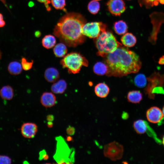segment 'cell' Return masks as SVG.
<instances>
[{
    "label": "cell",
    "instance_id": "obj_45",
    "mask_svg": "<svg viewBox=\"0 0 164 164\" xmlns=\"http://www.w3.org/2000/svg\"></svg>",
    "mask_w": 164,
    "mask_h": 164
},
{
    "label": "cell",
    "instance_id": "obj_10",
    "mask_svg": "<svg viewBox=\"0 0 164 164\" xmlns=\"http://www.w3.org/2000/svg\"><path fill=\"white\" fill-rule=\"evenodd\" d=\"M146 117L148 120L154 123L161 124L164 118L162 111L158 108L153 107L149 109L146 112Z\"/></svg>",
    "mask_w": 164,
    "mask_h": 164
},
{
    "label": "cell",
    "instance_id": "obj_6",
    "mask_svg": "<svg viewBox=\"0 0 164 164\" xmlns=\"http://www.w3.org/2000/svg\"><path fill=\"white\" fill-rule=\"evenodd\" d=\"M124 152L123 145L116 141L106 145L103 149L104 156L112 161H116L121 159Z\"/></svg>",
    "mask_w": 164,
    "mask_h": 164
},
{
    "label": "cell",
    "instance_id": "obj_2",
    "mask_svg": "<svg viewBox=\"0 0 164 164\" xmlns=\"http://www.w3.org/2000/svg\"><path fill=\"white\" fill-rule=\"evenodd\" d=\"M106 56V63L108 67L106 75L108 77H121L136 73L142 67L139 56L122 45Z\"/></svg>",
    "mask_w": 164,
    "mask_h": 164
},
{
    "label": "cell",
    "instance_id": "obj_24",
    "mask_svg": "<svg viewBox=\"0 0 164 164\" xmlns=\"http://www.w3.org/2000/svg\"><path fill=\"white\" fill-rule=\"evenodd\" d=\"M147 81V77H146L144 74L142 73L138 74L136 75L134 80L135 85L140 88L143 87L145 86Z\"/></svg>",
    "mask_w": 164,
    "mask_h": 164
},
{
    "label": "cell",
    "instance_id": "obj_15",
    "mask_svg": "<svg viewBox=\"0 0 164 164\" xmlns=\"http://www.w3.org/2000/svg\"><path fill=\"white\" fill-rule=\"evenodd\" d=\"M110 89L108 86L104 83H100L97 84L94 87V92L97 96L103 98L108 95Z\"/></svg>",
    "mask_w": 164,
    "mask_h": 164
},
{
    "label": "cell",
    "instance_id": "obj_30",
    "mask_svg": "<svg viewBox=\"0 0 164 164\" xmlns=\"http://www.w3.org/2000/svg\"><path fill=\"white\" fill-rule=\"evenodd\" d=\"M38 2L43 3L46 8V10L50 11L51 10V8L49 4L51 3L50 1V0H37Z\"/></svg>",
    "mask_w": 164,
    "mask_h": 164
},
{
    "label": "cell",
    "instance_id": "obj_41",
    "mask_svg": "<svg viewBox=\"0 0 164 164\" xmlns=\"http://www.w3.org/2000/svg\"><path fill=\"white\" fill-rule=\"evenodd\" d=\"M162 112L163 114V117H164V106L163 107V108H162Z\"/></svg>",
    "mask_w": 164,
    "mask_h": 164
},
{
    "label": "cell",
    "instance_id": "obj_43",
    "mask_svg": "<svg viewBox=\"0 0 164 164\" xmlns=\"http://www.w3.org/2000/svg\"><path fill=\"white\" fill-rule=\"evenodd\" d=\"M162 143H163V144L164 145V136H163V140H162Z\"/></svg>",
    "mask_w": 164,
    "mask_h": 164
},
{
    "label": "cell",
    "instance_id": "obj_39",
    "mask_svg": "<svg viewBox=\"0 0 164 164\" xmlns=\"http://www.w3.org/2000/svg\"><path fill=\"white\" fill-rule=\"evenodd\" d=\"M66 140L68 141H70L72 140V138L70 136H68L67 137Z\"/></svg>",
    "mask_w": 164,
    "mask_h": 164
},
{
    "label": "cell",
    "instance_id": "obj_25",
    "mask_svg": "<svg viewBox=\"0 0 164 164\" xmlns=\"http://www.w3.org/2000/svg\"><path fill=\"white\" fill-rule=\"evenodd\" d=\"M100 7V4L99 2L95 0L90 1L87 6V9L89 12L93 15H95L98 13Z\"/></svg>",
    "mask_w": 164,
    "mask_h": 164
},
{
    "label": "cell",
    "instance_id": "obj_18",
    "mask_svg": "<svg viewBox=\"0 0 164 164\" xmlns=\"http://www.w3.org/2000/svg\"><path fill=\"white\" fill-rule=\"evenodd\" d=\"M67 45L63 43H58L54 46L53 51L55 56L59 58L63 57L67 52Z\"/></svg>",
    "mask_w": 164,
    "mask_h": 164
},
{
    "label": "cell",
    "instance_id": "obj_7",
    "mask_svg": "<svg viewBox=\"0 0 164 164\" xmlns=\"http://www.w3.org/2000/svg\"><path fill=\"white\" fill-rule=\"evenodd\" d=\"M148 82L144 91L148 97L152 99L151 92L154 88L160 86H163L164 84V74L159 72H155L149 77H147Z\"/></svg>",
    "mask_w": 164,
    "mask_h": 164
},
{
    "label": "cell",
    "instance_id": "obj_13",
    "mask_svg": "<svg viewBox=\"0 0 164 164\" xmlns=\"http://www.w3.org/2000/svg\"><path fill=\"white\" fill-rule=\"evenodd\" d=\"M45 80L50 83H54L60 77V73L57 69L54 67L47 68L44 73Z\"/></svg>",
    "mask_w": 164,
    "mask_h": 164
},
{
    "label": "cell",
    "instance_id": "obj_26",
    "mask_svg": "<svg viewBox=\"0 0 164 164\" xmlns=\"http://www.w3.org/2000/svg\"><path fill=\"white\" fill-rule=\"evenodd\" d=\"M138 2L140 5H144L147 8L164 4V0H139Z\"/></svg>",
    "mask_w": 164,
    "mask_h": 164
},
{
    "label": "cell",
    "instance_id": "obj_20",
    "mask_svg": "<svg viewBox=\"0 0 164 164\" xmlns=\"http://www.w3.org/2000/svg\"><path fill=\"white\" fill-rule=\"evenodd\" d=\"M142 95L139 91L133 90L129 92L127 95L128 101L129 102L139 103L142 100Z\"/></svg>",
    "mask_w": 164,
    "mask_h": 164
},
{
    "label": "cell",
    "instance_id": "obj_40",
    "mask_svg": "<svg viewBox=\"0 0 164 164\" xmlns=\"http://www.w3.org/2000/svg\"><path fill=\"white\" fill-rule=\"evenodd\" d=\"M3 3H4V4L5 5H6V4H5V0H0Z\"/></svg>",
    "mask_w": 164,
    "mask_h": 164
},
{
    "label": "cell",
    "instance_id": "obj_9",
    "mask_svg": "<svg viewBox=\"0 0 164 164\" xmlns=\"http://www.w3.org/2000/svg\"><path fill=\"white\" fill-rule=\"evenodd\" d=\"M109 12L113 15L120 16L126 10L124 0H109L106 3Z\"/></svg>",
    "mask_w": 164,
    "mask_h": 164
},
{
    "label": "cell",
    "instance_id": "obj_5",
    "mask_svg": "<svg viewBox=\"0 0 164 164\" xmlns=\"http://www.w3.org/2000/svg\"><path fill=\"white\" fill-rule=\"evenodd\" d=\"M107 29L106 25L101 22H86L83 26L82 33L85 36L94 39L107 30Z\"/></svg>",
    "mask_w": 164,
    "mask_h": 164
},
{
    "label": "cell",
    "instance_id": "obj_12",
    "mask_svg": "<svg viewBox=\"0 0 164 164\" xmlns=\"http://www.w3.org/2000/svg\"><path fill=\"white\" fill-rule=\"evenodd\" d=\"M40 101L42 105L45 107L50 108L56 104V97L53 93L45 92L41 95Z\"/></svg>",
    "mask_w": 164,
    "mask_h": 164
},
{
    "label": "cell",
    "instance_id": "obj_23",
    "mask_svg": "<svg viewBox=\"0 0 164 164\" xmlns=\"http://www.w3.org/2000/svg\"><path fill=\"white\" fill-rule=\"evenodd\" d=\"M93 70L96 74L99 75H103L107 73L108 67L106 63L101 62H98L94 66Z\"/></svg>",
    "mask_w": 164,
    "mask_h": 164
},
{
    "label": "cell",
    "instance_id": "obj_29",
    "mask_svg": "<svg viewBox=\"0 0 164 164\" xmlns=\"http://www.w3.org/2000/svg\"><path fill=\"white\" fill-rule=\"evenodd\" d=\"M12 159L9 156L6 155H0V164H10Z\"/></svg>",
    "mask_w": 164,
    "mask_h": 164
},
{
    "label": "cell",
    "instance_id": "obj_37",
    "mask_svg": "<svg viewBox=\"0 0 164 164\" xmlns=\"http://www.w3.org/2000/svg\"><path fill=\"white\" fill-rule=\"evenodd\" d=\"M47 126L49 128H51L53 126V123L52 121H48L47 123Z\"/></svg>",
    "mask_w": 164,
    "mask_h": 164
},
{
    "label": "cell",
    "instance_id": "obj_38",
    "mask_svg": "<svg viewBox=\"0 0 164 164\" xmlns=\"http://www.w3.org/2000/svg\"><path fill=\"white\" fill-rule=\"evenodd\" d=\"M124 114H122V118H124L125 119H126L128 118V114L127 113H125H125H124Z\"/></svg>",
    "mask_w": 164,
    "mask_h": 164
},
{
    "label": "cell",
    "instance_id": "obj_8",
    "mask_svg": "<svg viewBox=\"0 0 164 164\" xmlns=\"http://www.w3.org/2000/svg\"><path fill=\"white\" fill-rule=\"evenodd\" d=\"M133 127L137 133L142 134L146 133L157 142L159 141L160 139L158 138L154 131L146 121L141 119L137 120L134 122Z\"/></svg>",
    "mask_w": 164,
    "mask_h": 164
},
{
    "label": "cell",
    "instance_id": "obj_1",
    "mask_svg": "<svg viewBox=\"0 0 164 164\" xmlns=\"http://www.w3.org/2000/svg\"><path fill=\"white\" fill-rule=\"evenodd\" d=\"M86 21L84 17L79 13H67L60 19L53 29V34L67 46L76 47L85 40L82 28Z\"/></svg>",
    "mask_w": 164,
    "mask_h": 164
},
{
    "label": "cell",
    "instance_id": "obj_17",
    "mask_svg": "<svg viewBox=\"0 0 164 164\" xmlns=\"http://www.w3.org/2000/svg\"><path fill=\"white\" fill-rule=\"evenodd\" d=\"M113 28L115 33L118 35H124L128 30L126 23L123 20L115 22L114 24Z\"/></svg>",
    "mask_w": 164,
    "mask_h": 164
},
{
    "label": "cell",
    "instance_id": "obj_42",
    "mask_svg": "<svg viewBox=\"0 0 164 164\" xmlns=\"http://www.w3.org/2000/svg\"><path fill=\"white\" fill-rule=\"evenodd\" d=\"M1 56H2V53H1V50H0V60L1 59Z\"/></svg>",
    "mask_w": 164,
    "mask_h": 164
},
{
    "label": "cell",
    "instance_id": "obj_19",
    "mask_svg": "<svg viewBox=\"0 0 164 164\" xmlns=\"http://www.w3.org/2000/svg\"><path fill=\"white\" fill-rule=\"evenodd\" d=\"M0 96L3 100H10L14 96V90L12 87L9 85L2 87L0 90Z\"/></svg>",
    "mask_w": 164,
    "mask_h": 164
},
{
    "label": "cell",
    "instance_id": "obj_44",
    "mask_svg": "<svg viewBox=\"0 0 164 164\" xmlns=\"http://www.w3.org/2000/svg\"><path fill=\"white\" fill-rule=\"evenodd\" d=\"M95 0L98 1H100V0Z\"/></svg>",
    "mask_w": 164,
    "mask_h": 164
},
{
    "label": "cell",
    "instance_id": "obj_16",
    "mask_svg": "<svg viewBox=\"0 0 164 164\" xmlns=\"http://www.w3.org/2000/svg\"><path fill=\"white\" fill-rule=\"evenodd\" d=\"M121 41L125 47H131L135 45L136 43V37L132 33L126 32L121 37Z\"/></svg>",
    "mask_w": 164,
    "mask_h": 164
},
{
    "label": "cell",
    "instance_id": "obj_28",
    "mask_svg": "<svg viewBox=\"0 0 164 164\" xmlns=\"http://www.w3.org/2000/svg\"><path fill=\"white\" fill-rule=\"evenodd\" d=\"M33 61L27 60L25 57H22L21 60V64L22 69L25 70L27 71L31 69L32 67Z\"/></svg>",
    "mask_w": 164,
    "mask_h": 164
},
{
    "label": "cell",
    "instance_id": "obj_36",
    "mask_svg": "<svg viewBox=\"0 0 164 164\" xmlns=\"http://www.w3.org/2000/svg\"><path fill=\"white\" fill-rule=\"evenodd\" d=\"M41 35V33L39 31H36L35 33V36L36 37H39Z\"/></svg>",
    "mask_w": 164,
    "mask_h": 164
},
{
    "label": "cell",
    "instance_id": "obj_35",
    "mask_svg": "<svg viewBox=\"0 0 164 164\" xmlns=\"http://www.w3.org/2000/svg\"><path fill=\"white\" fill-rule=\"evenodd\" d=\"M158 63L160 65H164V55L162 56L159 58Z\"/></svg>",
    "mask_w": 164,
    "mask_h": 164
},
{
    "label": "cell",
    "instance_id": "obj_11",
    "mask_svg": "<svg viewBox=\"0 0 164 164\" xmlns=\"http://www.w3.org/2000/svg\"><path fill=\"white\" fill-rule=\"evenodd\" d=\"M38 131L37 125L33 123L26 122L23 123L21 128V133L25 138H34Z\"/></svg>",
    "mask_w": 164,
    "mask_h": 164
},
{
    "label": "cell",
    "instance_id": "obj_34",
    "mask_svg": "<svg viewBox=\"0 0 164 164\" xmlns=\"http://www.w3.org/2000/svg\"><path fill=\"white\" fill-rule=\"evenodd\" d=\"M54 119V116L51 114L48 115L46 117V119L48 121H52Z\"/></svg>",
    "mask_w": 164,
    "mask_h": 164
},
{
    "label": "cell",
    "instance_id": "obj_33",
    "mask_svg": "<svg viewBox=\"0 0 164 164\" xmlns=\"http://www.w3.org/2000/svg\"><path fill=\"white\" fill-rule=\"evenodd\" d=\"M40 159H43L45 160L48 159L49 156L45 152L42 151V152H40Z\"/></svg>",
    "mask_w": 164,
    "mask_h": 164
},
{
    "label": "cell",
    "instance_id": "obj_32",
    "mask_svg": "<svg viewBox=\"0 0 164 164\" xmlns=\"http://www.w3.org/2000/svg\"><path fill=\"white\" fill-rule=\"evenodd\" d=\"M5 25V22L4 20L3 15L0 13V28L4 27Z\"/></svg>",
    "mask_w": 164,
    "mask_h": 164
},
{
    "label": "cell",
    "instance_id": "obj_31",
    "mask_svg": "<svg viewBox=\"0 0 164 164\" xmlns=\"http://www.w3.org/2000/svg\"><path fill=\"white\" fill-rule=\"evenodd\" d=\"M66 131L68 134L72 135L74 134L75 132V129L74 128L69 126L67 128Z\"/></svg>",
    "mask_w": 164,
    "mask_h": 164
},
{
    "label": "cell",
    "instance_id": "obj_14",
    "mask_svg": "<svg viewBox=\"0 0 164 164\" xmlns=\"http://www.w3.org/2000/svg\"><path fill=\"white\" fill-rule=\"evenodd\" d=\"M67 87V84L63 79H60L54 82L52 85L51 89L53 93L56 94L63 93Z\"/></svg>",
    "mask_w": 164,
    "mask_h": 164
},
{
    "label": "cell",
    "instance_id": "obj_22",
    "mask_svg": "<svg viewBox=\"0 0 164 164\" xmlns=\"http://www.w3.org/2000/svg\"><path fill=\"white\" fill-rule=\"evenodd\" d=\"M41 43L43 47L46 49H50L55 46L56 39L54 36L48 34L44 36L42 39Z\"/></svg>",
    "mask_w": 164,
    "mask_h": 164
},
{
    "label": "cell",
    "instance_id": "obj_21",
    "mask_svg": "<svg viewBox=\"0 0 164 164\" xmlns=\"http://www.w3.org/2000/svg\"><path fill=\"white\" fill-rule=\"evenodd\" d=\"M22 68L21 63L17 61L10 62L8 67L9 73L12 75H17L21 73Z\"/></svg>",
    "mask_w": 164,
    "mask_h": 164
},
{
    "label": "cell",
    "instance_id": "obj_4",
    "mask_svg": "<svg viewBox=\"0 0 164 164\" xmlns=\"http://www.w3.org/2000/svg\"><path fill=\"white\" fill-rule=\"evenodd\" d=\"M64 68H67L69 73H78L83 66L87 67L88 62L80 53L71 52L67 54L60 62Z\"/></svg>",
    "mask_w": 164,
    "mask_h": 164
},
{
    "label": "cell",
    "instance_id": "obj_3",
    "mask_svg": "<svg viewBox=\"0 0 164 164\" xmlns=\"http://www.w3.org/2000/svg\"><path fill=\"white\" fill-rule=\"evenodd\" d=\"M94 42L97 50V54L102 57H105L122 45L113 34L107 30L94 39Z\"/></svg>",
    "mask_w": 164,
    "mask_h": 164
},
{
    "label": "cell",
    "instance_id": "obj_27",
    "mask_svg": "<svg viewBox=\"0 0 164 164\" xmlns=\"http://www.w3.org/2000/svg\"><path fill=\"white\" fill-rule=\"evenodd\" d=\"M51 3L56 9L62 10L66 5V0H51Z\"/></svg>",
    "mask_w": 164,
    "mask_h": 164
}]
</instances>
